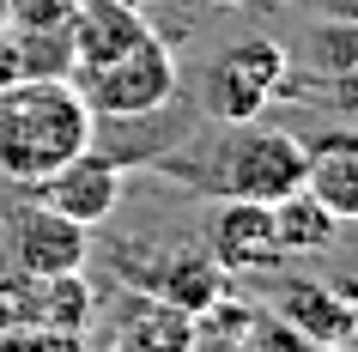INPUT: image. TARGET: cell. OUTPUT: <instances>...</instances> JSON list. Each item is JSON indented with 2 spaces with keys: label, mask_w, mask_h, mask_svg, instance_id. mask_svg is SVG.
Masks as SVG:
<instances>
[{
  "label": "cell",
  "mask_w": 358,
  "mask_h": 352,
  "mask_svg": "<svg viewBox=\"0 0 358 352\" xmlns=\"http://www.w3.org/2000/svg\"><path fill=\"white\" fill-rule=\"evenodd\" d=\"M267 6H303V0H267Z\"/></svg>",
  "instance_id": "18"
},
{
  "label": "cell",
  "mask_w": 358,
  "mask_h": 352,
  "mask_svg": "<svg viewBox=\"0 0 358 352\" xmlns=\"http://www.w3.org/2000/svg\"><path fill=\"white\" fill-rule=\"evenodd\" d=\"M170 183H182L201 201H262L273 206L280 195L303 188V140L267 122H219L213 134L194 128L158 152Z\"/></svg>",
  "instance_id": "1"
},
{
  "label": "cell",
  "mask_w": 358,
  "mask_h": 352,
  "mask_svg": "<svg viewBox=\"0 0 358 352\" xmlns=\"http://www.w3.org/2000/svg\"><path fill=\"white\" fill-rule=\"evenodd\" d=\"M267 310L280 316L303 346H352V334H358L352 297L340 292V286H322V279L273 274L267 279Z\"/></svg>",
  "instance_id": "9"
},
{
  "label": "cell",
  "mask_w": 358,
  "mask_h": 352,
  "mask_svg": "<svg viewBox=\"0 0 358 352\" xmlns=\"http://www.w3.org/2000/svg\"><path fill=\"white\" fill-rule=\"evenodd\" d=\"M273 213V237H280V255H328L340 237H346V225L328 213V206L310 195V188H292V195H280V201L267 206Z\"/></svg>",
  "instance_id": "12"
},
{
  "label": "cell",
  "mask_w": 358,
  "mask_h": 352,
  "mask_svg": "<svg viewBox=\"0 0 358 352\" xmlns=\"http://www.w3.org/2000/svg\"><path fill=\"white\" fill-rule=\"evenodd\" d=\"M207 6H249V0H207Z\"/></svg>",
  "instance_id": "16"
},
{
  "label": "cell",
  "mask_w": 358,
  "mask_h": 352,
  "mask_svg": "<svg viewBox=\"0 0 358 352\" xmlns=\"http://www.w3.org/2000/svg\"><path fill=\"white\" fill-rule=\"evenodd\" d=\"M122 188H128V170L115 164L103 146H85V152H73V158H67L55 176L31 183V201L92 231V225L115 219V206H122Z\"/></svg>",
  "instance_id": "6"
},
{
  "label": "cell",
  "mask_w": 358,
  "mask_h": 352,
  "mask_svg": "<svg viewBox=\"0 0 358 352\" xmlns=\"http://www.w3.org/2000/svg\"><path fill=\"white\" fill-rule=\"evenodd\" d=\"M134 6H146V0H134Z\"/></svg>",
  "instance_id": "20"
},
{
  "label": "cell",
  "mask_w": 358,
  "mask_h": 352,
  "mask_svg": "<svg viewBox=\"0 0 358 352\" xmlns=\"http://www.w3.org/2000/svg\"><path fill=\"white\" fill-rule=\"evenodd\" d=\"M73 92L85 97L92 122H140V115H158L164 104H176V55L170 43L152 31L146 43H134L128 55L97 61V67H73Z\"/></svg>",
  "instance_id": "3"
},
{
  "label": "cell",
  "mask_w": 358,
  "mask_h": 352,
  "mask_svg": "<svg viewBox=\"0 0 358 352\" xmlns=\"http://www.w3.org/2000/svg\"><path fill=\"white\" fill-rule=\"evenodd\" d=\"M213 267L225 279H255V274H273L280 267V237H273V213L262 201H219L207 213V243Z\"/></svg>",
  "instance_id": "8"
},
{
  "label": "cell",
  "mask_w": 358,
  "mask_h": 352,
  "mask_svg": "<svg viewBox=\"0 0 358 352\" xmlns=\"http://www.w3.org/2000/svg\"><path fill=\"white\" fill-rule=\"evenodd\" d=\"M6 255L24 279H61V274H79L85 255H92V231L73 219H61L49 206L24 201L13 219H6Z\"/></svg>",
  "instance_id": "7"
},
{
  "label": "cell",
  "mask_w": 358,
  "mask_h": 352,
  "mask_svg": "<svg viewBox=\"0 0 358 352\" xmlns=\"http://www.w3.org/2000/svg\"><path fill=\"white\" fill-rule=\"evenodd\" d=\"M152 37L146 6L134 0H79L67 13V49H73V67H97V61L128 55L134 43Z\"/></svg>",
  "instance_id": "10"
},
{
  "label": "cell",
  "mask_w": 358,
  "mask_h": 352,
  "mask_svg": "<svg viewBox=\"0 0 358 352\" xmlns=\"http://www.w3.org/2000/svg\"><path fill=\"white\" fill-rule=\"evenodd\" d=\"M0 24H6V0H0Z\"/></svg>",
  "instance_id": "19"
},
{
  "label": "cell",
  "mask_w": 358,
  "mask_h": 352,
  "mask_svg": "<svg viewBox=\"0 0 358 352\" xmlns=\"http://www.w3.org/2000/svg\"><path fill=\"white\" fill-rule=\"evenodd\" d=\"M122 274L140 292H152L164 310H182V316H207L225 304V274L213 267V255L201 243H164L152 261L122 255Z\"/></svg>",
  "instance_id": "5"
},
{
  "label": "cell",
  "mask_w": 358,
  "mask_h": 352,
  "mask_svg": "<svg viewBox=\"0 0 358 352\" xmlns=\"http://www.w3.org/2000/svg\"><path fill=\"white\" fill-rule=\"evenodd\" d=\"M79 0H6V24L13 31H49V24H67Z\"/></svg>",
  "instance_id": "15"
},
{
  "label": "cell",
  "mask_w": 358,
  "mask_h": 352,
  "mask_svg": "<svg viewBox=\"0 0 358 352\" xmlns=\"http://www.w3.org/2000/svg\"><path fill=\"white\" fill-rule=\"evenodd\" d=\"M310 49H322V67H328V73H334V85L340 92H346V85H352V24H328V31H316V37H310Z\"/></svg>",
  "instance_id": "14"
},
{
  "label": "cell",
  "mask_w": 358,
  "mask_h": 352,
  "mask_svg": "<svg viewBox=\"0 0 358 352\" xmlns=\"http://www.w3.org/2000/svg\"><path fill=\"white\" fill-rule=\"evenodd\" d=\"M6 31H13V24H6ZM13 67H19V79H67V73H73L67 24H49V31H13Z\"/></svg>",
  "instance_id": "13"
},
{
  "label": "cell",
  "mask_w": 358,
  "mask_h": 352,
  "mask_svg": "<svg viewBox=\"0 0 358 352\" xmlns=\"http://www.w3.org/2000/svg\"><path fill=\"white\" fill-rule=\"evenodd\" d=\"M310 352H352V346H310Z\"/></svg>",
  "instance_id": "17"
},
{
  "label": "cell",
  "mask_w": 358,
  "mask_h": 352,
  "mask_svg": "<svg viewBox=\"0 0 358 352\" xmlns=\"http://www.w3.org/2000/svg\"><path fill=\"white\" fill-rule=\"evenodd\" d=\"M285 85H292V55L285 43L273 37H243V43H225L219 55L207 61L201 73V110L213 122H262L267 104H280Z\"/></svg>",
  "instance_id": "4"
},
{
  "label": "cell",
  "mask_w": 358,
  "mask_h": 352,
  "mask_svg": "<svg viewBox=\"0 0 358 352\" xmlns=\"http://www.w3.org/2000/svg\"><path fill=\"white\" fill-rule=\"evenodd\" d=\"M303 188L340 225L358 219V134L352 128H322L303 140Z\"/></svg>",
  "instance_id": "11"
},
{
  "label": "cell",
  "mask_w": 358,
  "mask_h": 352,
  "mask_svg": "<svg viewBox=\"0 0 358 352\" xmlns=\"http://www.w3.org/2000/svg\"><path fill=\"white\" fill-rule=\"evenodd\" d=\"M97 140V122L73 79H13L0 85V176L6 183H43L73 152Z\"/></svg>",
  "instance_id": "2"
}]
</instances>
